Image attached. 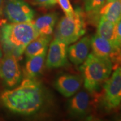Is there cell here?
Segmentation results:
<instances>
[{
  "instance_id": "1",
  "label": "cell",
  "mask_w": 121,
  "mask_h": 121,
  "mask_svg": "<svg viewBox=\"0 0 121 121\" xmlns=\"http://www.w3.org/2000/svg\"><path fill=\"white\" fill-rule=\"evenodd\" d=\"M1 100L13 112L29 115L37 112L43 105L44 92L40 83L35 78H26L15 88L4 91Z\"/></svg>"
},
{
  "instance_id": "2",
  "label": "cell",
  "mask_w": 121,
  "mask_h": 121,
  "mask_svg": "<svg viewBox=\"0 0 121 121\" xmlns=\"http://www.w3.org/2000/svg\"><path fill=\"white\" fill-rule=\"evenodd\" d=\"M39 35L33 21L17 23H4L1 29V40L5 52L17 58L24 53L29 44Z\"/></svg>"
},
{
  "instance_id": "3",
  "label": "cell",
  "mask_w": 121,
  "mask_h": 121,
  "mask_svg": "<svg viewBox=\"0 0 121 121\" xmlns=\"http://www.w3.org/2000/svg\"><path fill=\"white\" fill-rule=\"evenodd\" d=\"M114 68L110 60L89 54L80 66L84 87L91 93L97 92L100 86L109 78Z\"/></svg>"
},
{
  "instance_id": "4",
  "label": "cell",
  "mask_w": 121,
  "mask_h": 121,
  "mask_svg": "<svg viewBox=\"0 0 121 121\" xmlns=\"http://www.w3.org/2000/svg\"><path fill=\"white\" fill-rule=\"evenodd\" d=\"M85 16L81 9H76L72 16L61 18L56 29L54 38L66 44L75 43L86 33Z\"/></svg>"
},
{
  "instance_id": "5",
  "label": "cell",
  "mask_w": 121,
  "mask_h": 121,
  "mask_svg": "<svg viewBox=\"0 0 121 121\" xmlns=\"http://www.w3.org/2000/svg\"><path fill=\"white\" fill-rule=\"evenodd\" d=\"M101 95L97 92L91 93L87 90H81L73 95L68 103V111L73 117L83 118L90 115L95 108Z\"/></svg>"
},
{
  "instance_id": "6",
  "label": "cell",
  "mask_w": 121,
  "mask_h": 121,
  "mask_svg": "<svg viewBox=\"0 0 121 121\" xmlns=\"http://www.w3.org/2000/svg\"><path fill=\"white\" fill-rule=\"evenodd\" d=\"M114 70L104 82L102 94L104 105L109 109L117 108L121 103V66Z\"/></svg>"
},
{
  "instance_id": "7",
  "label": "cell",
  "mask_w": 121,
  "mask_h": 121,
  "mask_svg": "<svg viewBox=\"0 0 121 121\" xmlns=\"http://www.w3.org/2000/svg\"><path fill=\"white\" fill-rule=\"evenodd\" d=\"M3 13L10 22H31L35 13L24 0H4Z\"/></svg>"
},
{
  "instance_id": "8",
  "label": "cell",
  "mask_w": 121,
  "mask_h": 121,
  "mask_svg": "<svg viewBox=\"0 0 121 121\" xmlns=\"http://www.w3.org/2000/svg\"><path fill=\"white\" fill-rule=\"evenodd\" d=\"M91 48L95 55L111 60L113 69L121 66V49L114 44L96 34L91 38Z\"/></svg>"
},
{
  "instance_id": "9",
  "label": "cell",
  "mask_w": 121,
  "mask_h": 121,
  "mask_svg": "<svg viewBox=\"0 0 121 121\" xmlns=\"http://www.w3.org/2000/svg\"><path fill=\"white\" fill-rule=\"evenodd\" d=\"M22 71L18 58L10 52H5L0 60V78L7 86L13 87L20 82Z\"/></svg>"
},
{
  "instance_id": "10",
  "label": "cell",
  "mask_w": 121,
  "mask_h": 121,
  "mask_svg": "<svg viewBox=\"0 0 121 121\" xmlns=\"http://www.w3.org/2000/svg\"><path fill=\"white\" fill-rule=\"evenodd\" d=\"M67 44L54 38L49 45L45 65L48 69L61 67L67 63Z\"/></svg>"
},
{
  "instance_id": "11",
  "label": "cell",
  "mask_w": 121,
  "mask_h": 121,
  "mask_svg": "<svg viewBox=\"0 0 121 121\" xmlns=\"http://www.w3.org/2000/svg\"><path fill=\"white\" fill-rule=\"evenodd\" d=\"M84 82L82 77L77 75H60L54 82V87L66 98L71 97L78 93Z\"/></svg>"
},
{
  "instance_id": "12",
  "label": "cell",
  "mask_w": 121,
  "mask_h": 121,
  "mask_svg": "<svg viewBox=\"0 0 121 121\" xmlns=\"http://www.w3.org/2000/svg\"><path fill=\"white\" fill-rule=\"evenodd\" d=\"M91 48V38L83 37L69 46L67 49L69 60L74 65H81L88 56Z\"/></svg>"
},
{
  "instance_id": "13",
  "label": "cell",
  "mask_w": 121,
  "mask_h": 121,
  "mask_svg": "<svg viewBox=\"0 0 121 121\" xmlns=\"http://www.w3.org/2000/svg\"><path fill=\"white\" fill-rule=\"evenodd\" d=\"M46 52L28 58L24 69L26 78H35L42 73L45 64Z\"/></svg>"
},
{
  "instance_id": "14",
  "label": "cell",
  "mask_w": 121,
  "mask_h": 121,
  "mask_svg": "<svg viewBox=\"0 0 121 121\" xmlns=\"http://www.w3.org/2000/svg\"><path fill=\"white\" fill-rule=\"evenodd\" d=\"M57 20L58 14L56 13H51L40 16L33 22L39 35H49L53 31Z\"/></svg>"
},
{
  "instance_id": "15",
  "label": "cell",
  "mask_w": 121,
  "mask_h": 121,
  "mask_svg": "<svg viewBox=\"0 0 121 121\" xmlns=\"http://www.w3.org/2000/svg\"><path fill=\"white\" fill-rule=\"evenodd\" d=\"M51 40L50 35H39L27 45L24 51L25 56L30 58L46 52Z\"/></svg>"
},
{
  "instance_id": "16",
  "label": "cell",
  "mask_w": 121,
  "mask_h": 121,
  "mask_svg": "<svg viewBox=\"0 0 121 121\" xmlns=\"http://www.w3.org/2000/svg\"><path fill=\"white\" fill-rule=\"evenodd\" d=\"M99 16L117 24L121 19V0L106 3L100 10Z\"/></svg>"
},
{
  "instance_id": "17",
  "label": "cell",
  "mask_w": 121,
  "mask_h": 121,
  "mask_svg": "<svg viewBox=\"0 0 121 121\" xmlns=\"http://www.w3.org/2000/svg\"><path fill=\"white\" fill-rule=\"evenodd\" d=\"M116 24L100 17L97 24L96 34L118 46L116 40Z\"/></svg>"
},
{
  "instance_id": "18",
  "label": "cell",
  "mask_w": 121,
  "mask_h": 121,
  "mask_svg": "<svg viewBox=\"0 0 121 121\" xmlns=\"http://www.w3.org/2000/svg\"><path fill=\"white\" fill-rule=\"evenodd\" d=\"M85 11L89 20L98 24L100 19L99 11L106 4L107 0H84Z\"/></svg>"
},
{
  "instance_id": "19",
  "label": "cell",
  "mask_w": 121,
  "mask_h": 121,
  "mask_svg": "<svg viewBox=\"0 0 121 121\" xmlns=\"http://www.w3.org/2000/svg\"><path fill=\"white\" fill-rule=\"evenodd\" d=\"M58 3L66 16H70L73 14L75 10H73L69 0H58Z\"/></svg>"
},
{
  "instance_id": "20",
  "label": "cell",
  "mask_w": 121,
  "mask_h": 121,
  "mask_svg": "<svg viewBox=\"0 0 121 121\" xmlns=\"http://www.w3.org/2000/svg\"><path fill=\"white\" fill-rule=\"evenodd\" d=\"M31 4L41 7H51L58 3V0H29Z\"/></svg>"
},
{
  "instance_id": "21",
  "label": "cell",
  "mask_w": 121,
  "mask_h": 121,
  "mask_svg": "<svg viewBox=\"0 0 121 121\" xmlns=\"http://www.w3.org/2000/svg\"><path fill=\"white\" fill-rule=\"evenodd\" d=\"M116 31L117 44L118 47L121 49V19L116 24Z\"/></svg>"
},
{
  "instance_id": "22",
  "label": "cell",
  "mask_w": 121,
  "mask_h": 121,
  "mask_svg": "<svg viewBox=\"0 0 121 121\" xmlns=\"http://www.w3.org/2000/svg\"><path fill=\"white\" fill-rule=\"evenodd\" d=\"M4 0H0V17L2 16L3 14V8H4Z\"/></svg>"
},
{
  "instance_id": "23",
  "label": "cell",
  "mask_w": 121,
  "mask_h": 121,
  "mask_svg": "<svg viewBox=\"0 0 121 121\" xmlns=\"http://www.w3.org/2000/svg\"><path fill=\"white\" fill-rule=\"evenodd\" d=\"M113 119L115 121H121V113H118L115 114L113 117Z\"/></svg>"
},
{
  "instance_id": "24",
  "label": "cell",
  "mask_w": 121,
  "mask_h": 121,
  "mask_svg": "<svg viewBox=\"0 0 121 121\" xmlns=\"http://www.w3.org/2000/svg\"><path fill=\"white\" fill-rule=\"evenodd\" d=\"M5 21L3 19H0V26H2V25L4 24V23H5ZM0 37H1V30H0Z\"/></svg>"
},
{
  "instance_id": "25",
  "label": "cell",
  "mask_w": 121,
  "mask_h": 121,
  "mask_svg": "<svg viewBox=\"0 0 121 121\" xmlns=\"http://www.w3.org/2000/svg\"><path fill=\"white\" fill-rule=\"evenodd\" d=\"M116 1V0H107V1H106V3L109 2H112V1Z\"/></svg>"
},
{
  "instance_id": "26",
  "label": "cell",
  "mask_w": 121,
  "mask_h": 121,
  "mask_svg": "<svg viewBox=\"0 0 121 121\" xmlns=\"http://www.w3.org/2000/svg\"><path fill=\"white\" fill-rule=\"evenodd\" d=\"M0 58H1V52H0Z\"/></svg>"
},
{
  "instance_id": "27",
  "label": "cell",
  "mask_w": 121,
  "mask_h": 121,
  "mask_svg": "<svg viewBox=\"0 0 121 121\" xmlns=\"http://www.w3.org/2000/svg\"></svg>"
}]
</instances>
